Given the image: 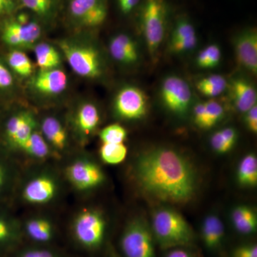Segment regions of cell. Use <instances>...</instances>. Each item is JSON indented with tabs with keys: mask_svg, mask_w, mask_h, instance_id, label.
I'll return each mask as SVG.
<instances>
[{
	"mask_svg": "<svg viewBox=\"0 0 257 257\" xmlns=\"http://www.w3.org/2000/svg\"><path fill=\"white\" fill-rule=\"evenodd\" d=\"M238 179L245 186H254L257 183V160L253 154L246 155L241 160L238 170Z\"/></svg>",
	"mask_w": 257,
	"mask_h": 257,
	"instance_id": "obj_26",
	"label": "cell"
},
{
	"mask_svg": "<svg viewBox=\"0 0 257 257\" xmlns=\"http://www.w3.org/2000/svg\"><path fill=\"white\" fill-rule=\"evenodd\" d=\"M246 122L248 130L253 133L257 132V107L256 105L246 111Z\"/></svg>",
	"mask_w": 257,
	"mask_h": 257,
	"instance_id": "obj_41",
	"label": "cell"
},
{
	"mask_svg": "<svg viewBox=\"0 0 257 257\" xmlns=\"http://www.w3.org/2000/svg\"><path fill=\"white\" fill-rule=\"evenodd\" d=\"M67 182L77 192L86 193L99 187L104 182V172L98 164L89 157L79 156L66 166L64 172Z\"/></svg>",
	"mask_w": 257,
	"mask_h": 257,
	"instance_id": "obj_5",
	"label": "cell"
},
{
	"mask_svg": "<svg viewBox=\"0 0 257 257\" xmlns=\"http://www.w3.org/2000/svg\"><path fill=\"white\" fill-rule=\"evenodd\" d=\"M164 104L176 114H184L188 110L192 100L189 84L177 76H169L161 89Z\"/></svg>",
	"mask_w": 257,
	"mask_h": 257,
	"instance_id": "obj_11",
	"label": "cell"
},
{
	"mask_svg": "<svg viewBox=\"0 0 257 257\" xmlns=\"http://www.w3.org/2000/svg\"><path fill=\"white\" fill-rule=\"evenodd\" d=\"M60 175L49 167L32 171L25 178L21 176L15 199L32 207H44L57 200L62 191Z\"/></svg>",
	"mask_w": 257,
	"mask_h": 257,
	"instance_id": "obj_2",
	"label": "cell"
},
{
	"mask_svg": "<svg viewBox=\"0 0 257 257\" xmlns=\"http://www.w3.org/2000/svg\"><path fill=\"white\" fill-rule=\"evenodd\" d=\"M37 128V121L28 111H20L10 116L4 124V146L2 147L13 156L20 145L25 143Z\"/></svg>",
	"mask_w": 257,
	"mask_h": 257,
	"instance_id": "obj_8",
	"label": "cell"
},
{
	"mask_svg": "<svg viewBox=\"0 0 257 257\" xmlns=\"http://www.w3.org/2000/svg\"><path fill=\"white\" fill-rule=\"evenodd\" d=\"M8 62L10 67L20 75L27 77L33 72L31 61L24 52L19 51L11 52L8 56Z\"/></svg>",
	"mask_w": 257,
	"mask_h": 257,
	"instance_id": "obj_30",
	"label": "cell"
},
{
	"mask_svg": "<svg viewBox=\"0 0 257 257\" xmlns=\"http://www.w3.org/2000/svg\"><path fill=\"white\" fill-rule=\"evenodd\" d=\"M140 0H121L119 1L120 8L121 11L128 13L138 4Z\"/></svg>",
	"mask_w": 257,
	"mask_h": 257,
	"instance_id": "obj_44",
	"label": "cell"
},
{
	"mask_svg": "<svg viewBox=\"0 0 257 257\" xmlns=\"http://www.w3.org/2000/svg\"><path fill=\"white\" fill-rule=\"evenodd\" d=\"M198 39L196 35L170 43V50L175 53H182L193 50L196 46Z\"/></svg>",
	"mask_w": 257,
	"mask_h": 257,
	"instance_id": "obj_36",
	"label": "cell"
},
{
	"mask_svg": "<svg viewBox=\"0 0 257 257\" xmlns=\"http://www.w3.org/2000/svg\"><path fill=\"white\" fill-rule=\"evenodd\" d=\"M135 175L144 191L164 202H187L195 193L192 165L171 149L162 147L142 154L135 162Z\"/></svg>",
	"mask_w": 257,
	"mask_h": 257,
	"instance_id": "obj_1",
	"label": "cell"
},
{
	"mask_svg": "<svg viewBox=\"0 0 257 257\" xmlns=\"http://www.w3.org/2000/svg\"><path fill=\"white\" fill-rule=\"evenodd\" d=\"M233 257H257L256 245H246L235 249Z\"/></svg>",
	"mask_w": 257,
	"mask_h": 257,
	"instance_id": "obj_40",
	"label": "cell"
},
{
	"mask_svg": "<svg viewBox=\"0 0 257 257\" xmlns=\"http://www.w3.org/2000/svg\"><path fill=\"white\" fill-rule=\"evenodd\" d=\"M41 133L53 155H64L68 148V136L60 120L54 116L45 117L42 121Z\"/></svg>",
	"mask_w": 257,
	"mask_h": 257,
	"instance_id": "obj_18",
	"label": "cell"
},
{
	"mask_svg": "<svg viewBox=\"0 0 257 257\" xmlns=\"http://www.w3.org/2000/svg\"><path fill=\"white\" fill-rule=\"evenodd\" d=\"M5 257H62L57 250L46 245H37L22 247L21 246Z\"/></svg>",
	"mask_w": 257,
	"mask_h": 257,
	"instance_id": "obj_28",
	"label": "cell"
},
{
	"mask_svg": "<svg viewBox=\"0 0 257 257\" xmlns=\"http://www.w3.org/2000/svg\"><path fill=\"white\" fill-rule=\"evenodd\" d=\"M166 257H192L190 253L182 248H176L167 253Z\"/></svg>",
	"mask_w": 257,
	"mask_h": 257,
	"instance_id": "obj_46",
	"label": "cell"
},
{
	"mask_svg": "<svg viewBox=\"0 0 257 257\" xmlns=\"http://www.w3.org/2000/svg\"><path fill=\"white\" fill-rule=\"evenodd\" d=\"M37 63L40 68L52 69L60 64V57L58 52L53 47L46 43L37 45L35 48Z\"/></svg>",
	"mask_w": 257,
	"mask_h": 257,
	"instance_id": "obj_25",
	"label": "cell"
},
{
	"mask_svg": "<svg viewBox=\"0 0 257 257\" xmlns=\"http://www.w3.org/2000/svg\"><path fill=\"white\" fill-rule=\"evenodd\" d=\"M235 228L242 234H250L256 229L257 219L254 211L246 206L235 208L232 212Z\"/></svg>",
	"mask_w": 257,
	"mask_h": 257,
	"instance_id": "obj_24",
	"label": "cell"
},
{
	"mask_svg": "<svg viewBox=\"0 0 257 257\" xmlns=\"http://www.w3.org/2000/svg\"><path fill=\"white\" fill-rule=\"evenodd\" d=\"M99 154L103 162L109 165H117L124 160L127 149L123 143H103Z\"/></svg>",
	"mask_w": 257,
	"mask_h": 257,
	"instance_id": "obj_29",
	"label": "cell"
},
{
	"mask_svg": "<svg viewBox=\"0 0 257 257\" xmlns=\"http://www.w3.org/2000/svg\"><path fill=\"white\" fill-rule=\"evenodd\" d=\"M221 50L216 45H211V52L204 69H211L216 67L221 60Z\"/></svg>",
	"mask_w": 257,
	"mask_h": 257,
	"instance_id": "obj_39",
	"label": "cell"
},
{
	"mask_svg": "<svg viewBox=\"0 0 257 257\" xmlns=\"http://www.w3.org/2000/svg\"><path fill=\"white\" fill-rule=\"evenodd\" d=\"M219 132H220L221 135H222L225 140L231 147L234 146L235 143H236V138H237V134H236V130L233 128H225Z\"/></svg>",
	"mask_w": 257,
	"mask_h": 257,
	"instance_id": "obj_43",
	"label": "cell"
},
{
	"mask_svg": "<svg viewBox=\"0 0 257 257\" xmlns=\"http://www.w3.org/2000/svg\"><path fill=\"white\" fill-rule=\"evenodd\" d=\"M194 121L198 126L203 128H210L206 113L204 103H199L194 106Z\"/></svg>",
	"mask_w": 257,
	"mask_h": 257,
	"instance_id": "obj_37",
	"label": "cell"
},
{
	"mask_svg": "<svg viewBox=\"0 0 257 257\" xmlns=\"http://www.w3.org/2000/svg\"><path fill=\"white\" fill-rule=\"evenodd\" d=\"M100 116L99 111L90 103L83 104L76 115L75 126L82 138H87L99 124Z\"/></svg>",
	"mask_w": 257,
	"mask_h": 257,
	"instance_id": "obj_22",
	"label": "cell"
},
{
	"mask_svg": "<svg viewBox=\"0 0 257 257\" xmlns=\"http://www.w3.org/2000/svg\"><path fill=\"white\" fill-rule=\"evenodd\" d=\"M41 35V29L35 22H29L25 15L5 25L3 40L12 46H25L36 41Z\"/></svg>",
	"mask_w": 257,
	"mask_h": 257,
	"instance_id": "obj_14",
	"label": "cell"
},
{
	"mask_svg": "<svg viewBox=\"0 0 257 257\" xmlns=\"http://www.w3.org/2000/svg\"><path fill=\"white\" fill-rule=\"evenodd\" d=\"M227 86L226 79L221 75H211L199 80L197 87L199 92L206 96L220 95Z\"/></svg>",
	"mask_w": 257,
	"mask_h": 257,
	"instance_id": "obj_27",
	"label": "cell"
},
{
	"mask_svg": "<svg viewBox=\"0 0 257 257\" xmlns=\"http://www.w3.org/2000/svg\"><path fill=\"white\" fill-rule=\"evenodd\" d=\"M65 73L60 69H48L37 76L34 85L37 90L47 94H57L67 87Z\"/></svg>",
	"mask_w": 257,
	"mask_h": 257,
	"instance_id": "obj_21",
	"label": "cell"
},
{
	"mask_svg": "<svg viewBox=\"0 0 257 257\" xmlns=\"http://www.w3.org/2000/svg\"><path fill=\"white\" fill-rule=\"evenodd\" d=\"M119 1H121V0H119Z\"/></svg>",
	"mask_w": 257,
	"mask_h": 257,
	"instance_id": "obj_47",
	"label": "cell"
},
{
	"mask_svg": "<svg viewBox=\"0 0 257 257\" xmlns=\"http://www.w3.org/2000/svg\"><path fill=\"white\" fill-rule=\"evenodd\" d=\"M120 248L124 257H155L151 231L141 219L130 221L121 235Z\"/></svg>",
	"mask_w": 257,
	"mask_h": 257,
	"instance_id": "obj_7",
	"label": "cell"
},
{
	"mask_svg": "<svg viewBox=\"0 0 257 257\" xmlns=\"http://www.w3.org/2000/svg\"><path fill=\"white\" fill-rule=\"evenodd\" d=\"M196 35L195 30L192 24L187 20H181L176 25L175 28L172 34L171 42L179 41L184 39Z\"/></svg>",
	"mask_w": 257,
	"mask_h": 257,
	"instance_id": "obj_34",
	"label": "cell"
},
{
	"mask_svg": "<svg viewBox=\"0 0 257 257\" xmlns=\"http://www.w3.org/2000/svg\"><path fill=\"white\" fill-rule=\"evenodd\" d=\"M224 235V226L220 219L216 216H208L202 226V237L206 246L211 249L219 247Z\"/></svg>",
	"mask_w": 257,
	"mask_h": 257,
	"instance_id": "obj_23",
	"label": "cell"
},
{
	"mask_svg": "<svg viewBox=\"0 0 257 257\" xmlns=\"http://www.w3.org/2000/svg\"><path fill=\"white\" fill-rule=\"evenodd\" d=\"M234 50L240 65L256 74L257 72V33L256 30H245L234 40Z\"/></svg>",
	"mask_w": 257,
	"mask_h": 257,
	"instance_id": "obj_16",
	"label": "cell"
},
{
	"mask_svg": "<svg viewBox=\"0 0 257 257\" xmlns=\"http://www.w3.org/2000/svg\"><path fill=\"white\" fill-rule=\"evenodd\" d=\"M153 232L161 247L170 248L187 246L194 240L188 223L177 211L162 209L153 217Z\"/></svg>",
	"mask_w": 257,
	"mask_h": 257,
	"instance_id": "obj_3",
	"label": "cell"
},
{
	"mask_svg": "<svg viewBox=\"0 0 257 257\" xmlns=\"http://www.w3.org/2000/svg\"><path fill=\"white\" fill-rule=\"evenodd\" d=\"M167 6L165 0H146L142 13L144 36L150 55L157 53L165 35Z\"/></svg>",
	"mask_w": 257,
	"mask_h": 257,
	"instance_id": "obj_6",
	"label": "cell"
},
{
	"mask_svg": "<svg viewBox=\"0 0 257 257\" xmlns=\"http://www.w3.org/2000/svg\"><path fill=\"white\" fill-rule=\"evenodd\" d=\"M67 62L75 73L82 77H98L101 74L97 52L91 47L76 46L64 42L61 45Z\"/></svg>",
	"mask_w": 257,
	"mask_h": 257,
	"instance_id": "obj_9",
	"label": "cell"
},
{
	"mask_svg": "<svg viewBox=\"0 0 257 257\" xmlns=\"http://www.w3.org/2000/svg\"><path fill=\"white\" fill-rule=\"evenodd\" d=\"M211 145L216 152L220 154L226 153L232 148V147L223 138L220 132H217L211 137Z\"/></svg>",
	"mask_w": 257,
	"mask_h": 257,
	"instance_id": "obj_38",
	"label": "cell"
},
{
	"mask_svg": "<svg viewBox=\"0 0 257 257\" xmlns=\"http://www.w3.org/2000/svg\"><path fill=\"white\" fill-rule=\"evenodd\" d=\"M114 108L116 114L122 119H142L147 110L146 94L138 87H124L116 96Z\"/></svg>",
	"mask_w": 257,
	"mask_h": 257,
	"instance_id": "obj_13",
	"label": "cell"
},
{
	"mask_svg": "<svg viewBox=\"0 0 257 257\" xmlns=\"http://www.w3.org/2000/svg\"><path fill=\"white\" fill-rule=\"evenodd\" d=\"M70 11L74 18L89 27L101 25L107 15L105 5L100 0H72Z\"/></svg>",
	"mask_w": 257,
	"mask_h": 257,
	"instance_id": "obj_17",
	"label": "cell"
},
{
	"mask_svg": "<svg viewBox=\"0 0 257 257\" xmlns=\"http://www.w3.org/2000/svg\"><path fill=\"white\" fill-rule=\"evenodd\" d=\"M231 97L236 109L246 112L256 105L257 94L252 84L243 79H235L230 85Z\"/></svg>",
	"mask_w": 257,
	"mask_h": 257,
	"instance_id": "obj_20",
	"label": "cell"
},
{
	"mask_svg": "<svg viewBox=\"0 0 257 257\" xmlns=\"http://www.w3.org/2000/svg\"><path fill=\"white\" fill-rule=\"evenodd\" d=\"M13 78L8 69L0 63V88L9 87L13 84Z\"/></svg>",
	"mask_w": 257,
	"mask_h": 257,
	"instance_id": "obj_42",
	"label": "cell"
},
{
	"mask_svg": "<svg viewBox=\"0 0 257 257\" xmlns=\"http://www.w3.org/2000/svg\"><path fill=\"white\" fill-rule=\"evenodd\" d=\"M15 154L24 155L29 161L42 164L52 156V151L46 140L42 136L41 132L35 130L28 140L22 144L15 152Z\"/></svg>",
	"mask_w": 257,
	"mask_h": 257,
	"instance_id": "obj_19",
	"label": "cell"
},
{
	"mask_svg": "<svg viewBox=\"0 0 257 257\" xmlns=\"http://www.w3.org/2000/svg\"><path fill=\"white\" fill-rule=\"evenodd\" d=\"M24 6L41 16H47L51 13L53 0H21Z\"/></svg>",
	"mask_w": 257,
	"mask_h": 257,
	"instance_id": "obj_33",
	"label": "cell"
},
{
	"mask_svg": "<svg viewBox=\"0 0 257 257\" xmlns=\"http://www.w3.org/2000/svg\"><path fill=\"white\" fill-rule=\"evenodd\" d=\"M21 176L18 161L0 147V205H12Z\"/></svg>",
	"mask_w": 257,
	"mask_h": 257,
	"instance_id": "obj_10",
	"label": "cell"
},
{
	"mask_svg": "<svg viewBox=\"0 0 257 257\" xmlns=\"http://www.w3.org/2000/svg\"><path fill=\"white\" fill-rule=\"evenodd\" d=\"M13 5V0H0V16L11 10Z\"/></svg>",
	"mask_w": 257,
	"mask_h": 257,
	"instance_id": "obj_45",
	"label": "cell"
},
{
	"mask_svg": "<svg viewBox=\"0 0 257 257\" xmlns=\"http://www.w3.org/2000/svg\"><path fill=\"white\" fill-rule=\"evenodd\" d=\"M109 51H110L113 58L121 63L133 64L138 60V57L132 55L122 47L120 46L114 38L111 40L110 45H109Z\"/></svg>",
	"mask_w": 257,
	"mask_h": 257,
	"instance_id": "obj_32",
	"label": "cell"
},
{
	"mask_svg": "<svg viewBox=\"0 0 257 257\" xmlns=\"http://www.w3.org/2000/svg\"><path fill=\"white\" fill-rule=\"evenodd\" d=\"M106 221L102 213L94 208L79 210L71 225L72 237L80 247L89 251L97 249L104 241Z\"/></svg>",
	"mask_w": 257,
	"mask_h": 257,
	"instance_id": "obj_4",
	"label": "cell"
},
{
	"mask_svg": "<svg viewBox=\"0 0 257 257\" xmlns=\"http://www.w3.org/2000/svg\"><path fill=\"white\" fill-rule=\"evenodd\" d=\"M22 221L24 237L37 245L50 246L55 239L57 228L53 220L47 216L33 215Z\"/></svg>",
	"mask_w": 257,
	"mask_h": 257,
	"instance_id": "obj_15",
	"label": "cell"
},
{
	"mask_svg": "<svg viewBox=\"0 0 257 257\" xmlns=\"http://www.w3.org/2000/svg\"><path fill=\"white\" fill-rule=\"evenodd\" d=\"M126 135L127 133L123 126L114 124L103 128L99 134V138L103 143L119 144L124 143Z\"/></svg>",
	"mask_w": 257,
	"mask_h": 257,
	"instance_id": "obj_31",
	"label": "cell"
},
{
	"mask_svg": "<svg viewBox=\"0 0 257 257\" xmlns=\"http://www.w3.org/2000/svg\"><path fill=\"white\" fill-rule=\"evenodd\" d=\"M10 205H0V257L21 246L24 238L22 221L13 215Z\"/></svg>",
	"mask_w": 257,
	"mask_h": 257,
	"instance_id": "obj_12",
	"label": "cell"
},
{
	"mask_svg": "<svg viewBox=\"0 0 257 257\" xmlns=\"http://www.w3.org/2000/svg\"><path fill=\"white\" fill-rule=\"evenodd\" d=\"M204 105L209 126L211 127L222 118L224 109L219 102L214 100L208 101L204 103Z\"/></svg>",
	"mask_w": 257,
	"mask_h": 257,
	"instance_id": "obj_35",
	"label": "cell"
}]
</instances>
